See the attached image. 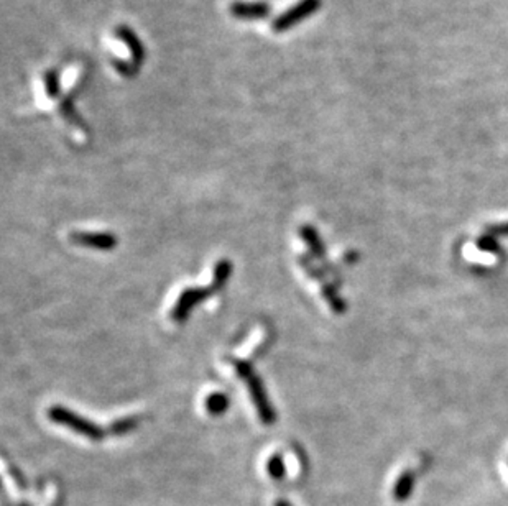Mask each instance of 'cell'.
I'll use <instances>...</instances> for the list:
<instances>
[{"instance_id": "obj_1", "label": "cell", "mask_w": 508, "mask_h": 506, "mask_svg": "<svg viewBox=\"0 0 508 506\" xmlns=\"http://www.w3.org/2000/svg\"><path fill=\"white\" fill-rule=\"evenodd\" d=\"M227 362L234 367V370L239 375V378H242L244 382L247 383L249 393H250V397H252L254 406H255L256 413H259V418L261 423L266 426L274 424L276 421V413H275L274 406H271V403H270L269 394H266V392H265L264 382H261L260 377L255 373L252 363L247 360H240V358H232V357H229Z\"/></svg>"}, {"instance_id": "obj_2", "label": "cell", "mask_w": 508, "mask_h": 506, "mask_svg": "<svg viewBox=\"0 0 508 506\" xmlns=\"http://www.w3.org/2000/svg\"><path fill=\"white\" fill-rule=\"evenodd\" d=\"M48 418L56 424L65 426V428L77 432V434L87 437L89 441H102L106 436V431L99 428L96 423L89 421L85 416L76 414L75 411L65 408V406L55 404L48 408Z\"/></svg>"}, {"instance_id": "obj_3", "label": "cell", "mask_w": 508, "mask_h": 506, "mask_svg": "<svg viewBox=\"0 0 508 506\" xmlns=\"http://www.w3.org/2000/svg\"><path fill=\"white\" fill-rule=\"evenodd\" d=\"M319 9H321V0H300V2L293 5L291 9H288L286 12L279 15V17L271 22V30H274L275 33L288 31L298 23L305 22L308 17L316 14Z\"/></svg>"}, {"instance_id": "obj_4", "label": "cell", "mask_w": 508, "mask_h": 506, "mask_svg": "<svg viewBox=\"0 0 508 506\" xmlns=\"http://www.w3.org/2000/svg\"><path fill=\"white\" fill-rule=\"evenodd\" d=\"M217 289L212 286L207 288H188L180 294V298H178V301L175 303V308H173L170 318L173 319V323H185L188 316H190L191 309L195 308L196 304L206 301L207 298L214 296V293H216Z\"/></svg>"}, {"instance_id": "obj_5", "label": "cell", "mask_w": 508, "mask_h": 506, "mask_svg": "<svg viewBox=\"0 0 508 506\" xmlns=\"http://www.w3.org/2000/svg\"><path fill=\"white\" fill-rule=\"evenodd\" d=\"M71 244L94 250H112L117 247V237L111 232H71Z\"/></svg>"}, {"instance_id": "obj_6", "label": "cell", "mask_w": 508, "mask_h": 506, "mask_svg": "<svg viewBox=\"0 0 508 506\" xmlns=\"http://www.w3.org/2000/svg\"><path fill=\"white\" fill-rule=\"evenodd\" d=\"M229 12L232 17L239 20H260L269 17L271 7L270 4L260 2V0H254V2H249V0H234V2L229 5Z\"/></svg>"}, {"instance_id": "obj_7", "label": "cell", "mask_w": 508, "mask_h": 506, "mask_svg": "<svg viewBox=\"0 0 508 506\" xmlns=\"http://www.w3.org/2000/svg\"><path fill=\"white\" fill-rule=\"evenodd\" d=\"M114 35L117 36L119 40H122L125 46H127L129 51H130V55H132V60L130 61H134L135 65H137L140 68L141 63L145 61V56H146V50H145V46L144 43H141L140 38L137 36V33L132 28H129V26H125V25H119V26H115V30H114Z\"/></svg>"}, {"instance_id": "obj_8", "label": "cell", "mask_w": 508, "mask_h": 506, "mask_svg": "<svg viewBox=\"0 0 508 506\" xmlns=\"http://www.w3.org/2000/svg\"><path fill=\"white\" fill-rule=\"evenodd\" d=\"M300 237L306 242L308 249H310L311 255L318 260H324V255H326V250H324L323 240L316 229L311 227V225H301L300 227Z\"/></svg>"}, {"instance_id": "obj_9", "label": "cell", "mask_w": 508, "mask_h": 506, "mask_svg": "<svg viewBox=\"0 0 508 506\" xmlns=\"http://www.w3.org/2000/svg\"><path fill=\"white\" fill-rule=\"evenodd\" d=\"M413 487H415V473L411 470L403 472L394 487V498L398 502H405L406 498H410Z\"/></svg>"}, {"instance_id": "obj_10", "label": "cell", "mask_w": 508, "mask_h": 506, "mask_svg": "<svg viewBox=\"0 0 508 506\" xmlns=\"http://www.w3.org/2000/svg\"><path fill=\"white\" fill-rule=\"evenodd\" d=\"M230 275H232V263L229 260H219L216 263V267H214V275H212V286L217 289H222L226 286Z\"/></svg>"}, {"instance_id": "obj_11", "label": "cell", "mask_w": 508, "mask_h": 506, "mask_svg": "<svg viewBox=\"0 0 508 506\" xmlns=\"http://www.w3.org/2000/svg\"><path fill=\"white\" fill-rule=\"evenodd\" d=\"M321 293H323L324 299L328 301L329 308H331L334 313H336V314H344L345 313V301L339 296L337 291H336V288H334L331 283L323 281Z\"/></svg>"}, {"instance_id": "obj_12", "label": "cell", "mask_w": 508, "mask_h": 506, "mask_svg": "<svg viewBox=\"0 0 508 506\" xmlns=\"http://www.w3.org/2000/svg\"><path fill=\"white\" fill-rule=\"evenodd\" d=\"M206 406V411L212 416H221L227 411L229 408V398L227 394L224 393H211L204 402Z\"/></svg>"}, {"instance_id": "obj_13", "label": "cell", "mask_w": 508, "mask_h": 506, "mask_svg": "<svg viewBox=\"0 0 508 506\" xmlns=\"http://www.w3.org/2000/svg\"><path fill=\"white\" fill-rule=\"evenodd\" d=\"M140 418L137 416H127V418H120L117 421H114L111 424V428H109V432L114 436H124L127 434V432L134 431L139 426Z\"/></svg>"}, {"instance_id": "obj_14", "label": "cell", "mask_w": 508, "mask_h": 506, "mask_svg": "<svg viewBox=\"0 0 508 506\" xmlns=\"http://www.w3.org/2000/svg\"><path fill=\"white\" fill-rule=\"evenodd\" d=\"M266 472H269V475L274 478V480H281V478L285 477L286 468L280 454H274L269 458V462H266Z\"/></svg>"}, {"instance_id": "obj_15", "label": "cell", "mask_w": 508, "mask_h": 506, "mask_svg": "<svg viewBox=\"0 0 508 506\" xmlns=\"http://www.w3.org/2000/svg\"><path fill=\"white\" fill-rule=\"evenodd\" d=\"M45 89L50 99L60 97V91H61L60 75H58L56 70H48L45 72Z\"/></svg>"}, {"instance_id": "obj_16", "label": "cell", "mask_w": 508, "mask_h": 506, "mask_svg": "<svg viewBox=\"0 0 508 506\" xmlns=\"http://www.w3.org/2000/svg\"><path fill=\"white\" fill-rule=\"evenodd\" d=\"M61 114H63V117H65L67 122H71L72 125H76V126H85L82 125V120L77 117V114H76V110H75V105H72V101L71 99H65V101L61 102Z\"/></svg>"}, {"instance_id": "obj_17", "label": "cell", "mask_w": 508, "mask_h": 506, "mask_svg": "<svg viewBox=\"0 0 508 506\" xmlns=\"http://www.w3.org/2000/svg\"><path fill=\"white\" fill-rule=\"evenodd\" d=\"M112 65L117 70L119 75L124 77H135L139 72V66L134 61H122V60H112Z\"/></svg>"}, {"instance_id": "obj_18", "label": "cell", "mask_w": 508, "mask_h": 506, "mask_svg": "<svg viewBox=\"0 0 508 506\" xmlns=\"http://www.w3.org/2000/svg\"><path fill=\"white\" fill-rule=\"evenodd\" d=\"M477 247L480 250H484V252L502 253L499 242H497L492 235H482L480 239H477Z\"/></svg>"}, {"instance_id": "obj_19", "label": "cell", "mask_w": 508, "mask_h": 506, "mask_svg": "<svg viewBox=\"0 0 508 506\" xmlns=\"http://www.w3.org/2000/svg\"><path fill=\"white\" fill-rule=\"evenodd\" d=\"M489 234H492V235H508V224L494 225V227H490Z\"/></svg>"}, {"instance_id": "obj_20", "label": "cell", "mask_w": 508, "mask_h": 506, "mask_svg": "<svg viewBox=\"0 0 508 506\" xmlns=\"http://www.w3.org/2000/svg\"><path fill=\"white\" fill-rule=\"evenodd\" d=\"M274 506H291L288 502H285V500H279V502H275Z\"/></svg>"}]
</instances>
